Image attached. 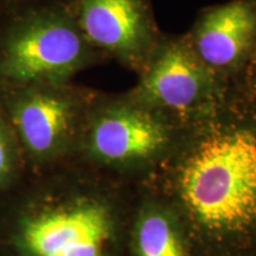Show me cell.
Segmentation results:
<instances>
[{
	"label": "cell",
	"mask_w": 256,
	"mask_h": 256,
	"mask_svg": "<svg viewBox=\"0 0 256 256\" xmlns=\"http://www.w3.org/2000/svg\"><path fill=\"white\" fill-rule=\"evenodd\" d=\"M2 2H20V0H2Z\"/></svg>",
	"instance_id": "cell-12"
},
{
	"label": "cell",
	"mask_w": 256,
	"mask_h": 256,
	"mask_svg": "<svg viewBox=\"0 0 256 256\" xmlns=\"http://www.w3.org/2000/svg\"><path fill=\"white\" fill-rule=\"evenodd\" d=\"M102 58L66 0L2 2L0 84L70 82Z\"/></svg>",
	"instance_id": "cell-3"
},
{
	"label": "cell",
	"mask_w": 256,
	"mask_h": 256,
	"mask_svg": "<svg viewBox=\"0 0 256 256\" xmlns=\"http://www.w3.org/2000/svg\"><path fill=\"white\" fill-rule=\"evenodd\" d=\"M89 43L139 74L162 36L150 0H66Z\"/></svg>",
	"instance_id": "cell-7"
},
{
	"label": "cell",
	"mask_w": 256,
	"mask_h": 256,
	"mask_svg": "<svg viewBox=\"0 0 256 256\" xmlns=\"http://www.w3.org/2000/svg\"><path fill=\"white\" fill-rule=\"evenodd\" d=\"M2 2L0 0V11H2Z\"/></svg>",
	"instance_id": "cell-13"
},
{
	"label": "cell",
	"mask_w": 256,
	"mask_h": 256,
	"mask_svg": "<svg viewBox=\"0 0 256 256\" xmlns=\"http://www.w3.org/2000/svg\"><path fill=\"white\" fill-rule=\"evenodd\" d=\"M138 184L74 160L0 203V256H130Z\"/></svg>",
	"instance_id": "cell-2"
},
{
	"label": "cell",
	"mask_w": 256,
	"mask_h": 256,
	"mask_svg": "<svg viewBox=\"0 0 256 256\" xmlns=\"http://www.w3.org/2000/svg\"><path fill=\"white\" fill-rule=\"evenodd\" d=\"M28 177L20 142L8 113L0 104V203Z\"/></svg>",
	"instance_id": "cell-10"
},
{
	"label": "cell",
	"mask_w": 256,
	"mask_h": 256,
	"mask_svg": "<svg viewBox=\"0 0 256 256\" xmlns=\"http://www.w3.org/2000/svg\"><path fill=\"white\" fill-rule=\"evenodd\" d=\"M128 249L130 256H196L177 211L145 183L138 184Z\"/></svg>",
	"instance_id": "cell-9"
},
{
	"label": "cell",
	"mask_w": 256,
	"mask_h": 256,
	"mask_svg": "<svg viewBox=\"0 0 256 256\" xmlns=\"http://www.w3.org/2000/svg\"><path fill=\"white\" fill-rule=\"evenodd\" d=\"M185 121L130 94L96 90L80 162L133 184L148 180L174 151Z\"/></svg>",
	"instance_id": "cell-4"
},
{
	"label": "cell",
	"mask_w": 256,
	"mask_h": 256,
	"mask_svg": "<svg viewBox=\"0 0 256 256\" xmlns=\"http://www.w3.org/2000/svg\"><path fill=\"white\" fill-rule=\"evenodd\" d=\"M238 81L249 92L256 96V46L252 51L250 58L248 60L244 69L238 76Z\"/></svg>",
	"instance_id": "cell-11"
},
{
	"label": "cell",
	"mask_w": 256,
	"mask_h": 256,
	"mask_svg": "<svg viewBox=\"0 0 256 256\" xmlns=\"http://www.w3.org/2000/svg\"><path fill=\"white\" fill-rule=\"evenodd\" d=\"M144 183L174 208L196 256H256V96L232 81L185 121L174 151Z\"/></svg>",
	"instance_id": "cell-1"
},
{
	"label": "cell",
	"mask_w": 256,
	"mask_h": 256,
	"mask_svg": "<svg viewBox=\"0 0 256 256\" xmlns=\"http://www.w3.org/2000/svg\"><path fill=\"white\" fill-rule=\"evenodd\" d=\"M138 75L130 95L184 121L209 108L232 83L200 58L188 34L162 38Z\"/></svg>",
	"instance_id": "cell-6"
},
{
	"label": "cell",
	"mask_w": 256,
	"mask_h": 256,
	"mask_svg": "<svg viewBox=\"0 0 256 256\" xmlns=\"http://www.w3.org/2000/svg\"><path fill=\"white\" fill-rule=\"evenodd\" d=\"M186 34L214 72L235 81L256 46V0H232L204 10Z\"/></svg>",
	"instance_id": "cell-8"
},
{
	"label": "cell",
	"mask_w": 256,
	"mask_h": 256,
	"mask_svg": "<svg viewBox=\"0 0 256 256\" xmlns=\"http://www.w3.org/2000/svg\"><path fill=\"white\" fill-rule=\"evenodd\" d=\"M95 92L72 81L0 84V104L17 133L28 176L78 160Z\"/></svg>",
	"instance_id": "cell-5"
}]
</instances>
